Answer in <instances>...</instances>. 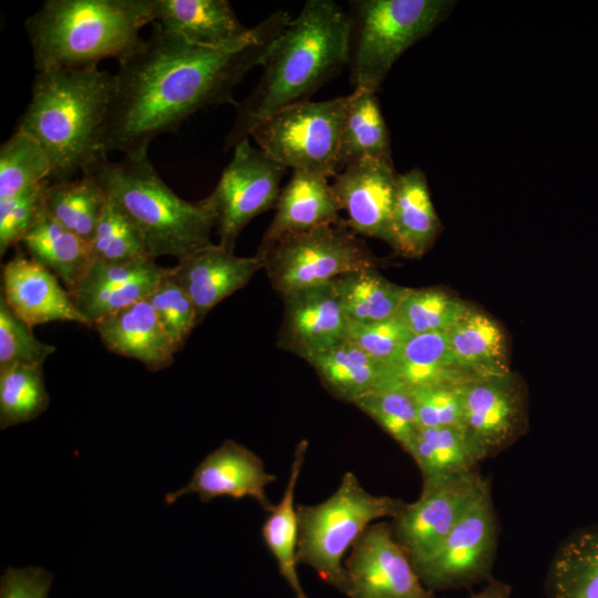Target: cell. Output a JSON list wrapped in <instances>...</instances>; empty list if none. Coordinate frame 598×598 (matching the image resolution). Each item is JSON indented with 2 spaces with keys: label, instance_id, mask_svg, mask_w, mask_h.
Here are the masks:
<instances>
[{
  "label": "cell",
  "instance_id": "obj_1",
  "mask_svg": "<svg viewBox=\"0 0 598 598\" xmlns=\"http://www.w3.org/2000/svg\"><path fill=\"white\" fill-rule=\"evenodd\" d=\"M290 20L287 11H276L252 28L249 40L224 48L192 44L154 22L150 37L118 61L102 133L103 153L147 154L152 141L177 132L196 112L236 105L234 90L262 64Z\"/></svg>",
  "mask_w": 598,
  "mask_h": 598
},
{
  "label": "cell",
  "instance_id": "obj_2",
  "mask_svg": "<svg viewBox=\"0 0 598 598\" xmlns=\"http://www.w3.org/2000/svg\"><path fill=\"white\" fill-rule=\"evenodd\" d=\"M350 16L332 0H309L269 49L260 79L241 102L226 135L225 150L249 138L266 117L308 101L349 64Z\"/></svg>",
  "mask_w": 598,
  "mask_h": 598
},
{
  "label": "cell",
  "instance_id": "obj_3",
  "mask_svg": "<svg viewBox=\"0 0 598 598\" xmlns=\"http://www.w3.org/2000/svg\"><path fill=\"white\" fill-rule=\"evenodd\" d=\"M114 90L115 75L97 65L37 72L16 131L43 147L52 166L51 182L74 179L107 157L102 133Z\"/></svg>",
  "mask_w": 598,
  "mask_h": 598
},
{
  "label": "cell",
  "instance_id": "obj_4",
  "mask_svg": "<svg viewBox=\"0 0 598 598\" xmlns=\"http://www.w3.org/2000/svg\"><path fill=\"white\" fill-rule=\"evenodd\" d=\"M152 0H47L24 22L37 71L117 62L152 23Z\"/></svg>",
  "mask_w": 598,
  "mask_h": 598
},
{
  "label": "cell",
  "instance_id": "obj_5",
  "mask_svg": "<svg viewBox=\"0 0 598 598\" xmlns=\"http://www.w3.org/2000/svg\"><path fill=\"white\" fill-rule=\"evenodd\" d=\"M83 173L92 176L133 223L151 259L171 256L179 261L214 245L210 234L215 219L206 200L192 203L176 195L147 154L124 155L120 161L105 157Z\"/></svg>",
  "mask_w": 598,
  "mask_h": 598
},
{
  "label": "cell",
  "instance_id": "obj_6",
  "mask_svg": "<svg viewBox=\"0 0 598 598\" xmlns=\"http://www.w3.org/2000/svg\"><path fill=\"white\" fill-rule=\"evenodd\" d=\"M405 505L400 498L369 493L353 472H346L327 499L316 505H297L298 565L311 567L322 581L346 595V551L372 522L394 519Z\"/></svg>",
  "mask_w": 598,
  "mask_h": 598
},
{
  "label": "cell",
  "instance_id": "obj_7",
  "mask_svg": "<svg viewBox=\"0 0 598 598\" xmlns=\"http://www.w3.org/2000/svg\"><path fill=\"white\" fill-rule=\"evenodd\" d=\"M447 0L351 1L350 78L353 90L377 93L394 62L450 13Z\"/></svg>",
  "mask_w": 598,
  "mask_h": 598
},
{
  "label": "cell",
  "instance_id": "obj_8",
  "mask_svg": "<svg viewBox=\"0 0 598 598\" xmlns=\"http://www.w3.org/2000/svg\"><path fill=\"white\" fill-rule=\"evenodd\" d=\"M269 282L280 296L332 281L363 268H378V259L346 219L259 245L257 255Z\"/></svg>",
  "mask_w": 598,
  "mask_h": 598
},
{
  "label": "cell",
  "instance_id": "obj_9",
  "mask_svg": "<svg viewBox=\"0 0 598 598\" xmlns=\"http://www.w3.org/2000/svg\"><path fill=\"white\" fill-rule=\"evenodd\" d=\"M348 104L349 95L289 105L261 121L250 137L286 168L334 177Z\"/></svg>",
  "mask_w": 598,
  "mask_h": 598
},
{
  "label": "cell",
  "instance_id": "obj_10",
  "mask_svg": "<svg viewBox=\"0 0 598 598\" xmlns=\"http://www.w3.org/2000/svg\"><path fill=\"white\" fill-rule=\"evenodd\" d=\"M499 524L487 487L426 558L413 565L432 592L472 587L491 580Z\"/></svg>",
  "mask_w": 598,
  "mask_h": 598
},
{
  "label": "cell",
  "instance_id": "obj_11",
  "mask_svg": "<svg viewBox=\"0 0 598 598\" xmlns=\"http://www.w3.org/2000/svg\"><path fill=\"white\" fill-rule=\"evenodd\" d=\"M287 169L252 146L249 138L234 147L233 158L217 185L204 198L214 215L220 247L234 251L236 240L248 223L276 207Z\"/></svg>",
  "mask_w": 598,
  "mask_h": 598
},
{
  "label": "cell",
  "instance_id": "obj_12",
  "mask_svg": "<svg viewBox=\"0 0 598 598\" xmlns=\"http://www.w3.org/2000/svg\"><path fill=\"white\" fill-rule=\"evenodd\" d=\"M487 487L489 482L478 470L422 481L419 498L406 503L391 523L394 538L409 554L412 565L439 547Z\"/></svg>",
  "mask_w": 598,
  "mask_h": 598
},
{
  "label": "cell",
  "instance_id": "obj_13",
  "mask_svg": "<svg viewBox=\"0 0 598 598\" xmlns=\"http://www.w3.org/2000/svg\"><path fill=\"white\" fill-rule=\"evenodd\" d=\"M465 439L481 463L515 443L527 429V393L513 372L462 384Z\"/></svg>",
  "mask_w": 598,
  "mask_h": 598
},
{
  "label": "cell",
  "instance_id": "obj_14",
  "mask_svg": "<svg viewBox=\"0 0 598 598\" xmlns=\"http://www.w3.org/2000/svg\"><path fill=\"white\" fill-rule=\"evenodd\" d=\"M349 598H436L419 578L392 524L369 525L346 559Z\"/></svg>",
  "mask_w": 598,
  "mask_h": 598
},
{
  "label": "cell",
  "instance_id": "obj_15",
  "mask_svg": "<svg viewBox=\"0 0 598 598\" xmlns=\"http://www.w3.org/2000/svg\"><path fill=\"white\" fill-rule=\"evenodd\" d=\"M398 177L392 159L363 158L344 167L331 184L349 227L359 236L381 239L393 249Z\"/></svg>",
  "mask_w": 598,
  "mask_h": 598
},
{
  "label": "cell",
  "instance_id": "obj_16",
  "mask_svg": "<svg viewBox=\"0 0 598 598\" xmlns=\"http://www.w3.org/2000/svg\"><path fill=\"white\" fill-rule=\"evenodd\" d=\"M280 297L283 316L277 338L279 349L307 361L348 341L349 320L333 280Z\"/></svg>",
  "mask_w": 598,
  "mask_h": 598
},
{
  "label": "cell",
  "instance_id": "obj_17",
  "mask_svg": "<svg viewBox=\"0 0 598 598\" xmlns=\"http://www.w3.org/2000/svg\"><path fill=\"white\" fill-rule=\"evenodd\" d=\"M276 480V475L267 472L264 461L255 452L226 440L197 465L184 487L166 494L165 503L174 504L187 494H197L203 503L223 496L236 499L249 497L268 512L272 504L266 488Z\"/></svg>",
  "mask_w": 598,
  "mask_h": 598
},
{
  "label": "cell",
  "instance_id": "obj_18",
  "mask_svg": "<svg viewBox=\"0 0 598 598\" xmlns=\"http://www.w3.org/2000/svg\"><path fill=\"white\" fill-rule=\"evenodd\" d=\"M169 271L171 267H162L148 257L122 264L93 261L69 293L93 327L101 319L147 299Z\"/></svg>",
  "mask_w": 598,
  "mask_h": 598
},
{
  "label": "cell",
  "instance_id": "obj_19",
  "mask_svg": "<svg viewBox=\"0 0 598 598\" xmlns=\"http://www.w3.org/2000/svg\"><path fill=\"white\" fill-rule=\"evenodd\" d=\"M1 295L11 311L30 328L52 321L91 327L58 278L21 251L2 267Z\"/></svg>",
  "mask_w": 598,
  "mask_h": 598
},
{
  "label": "cell",
  "instance_id": "obj_20",
  "mask_svg": "<svg viewBox=\"0 0 598 598\" xmlns=\"http://www.w3.org/2000/svg\"><path fill=\"white\" fill-rule=\"evenodd\" d=\"M260 269L258 256L239 257L214 244L171 267V277L190 298L199 324L217 303L244 288Z\"/></svg>",
  "mask_w": 598,
  "mask_h": 598
},
{
  "label": "cell",
  "instance_id": "obj_21",
  "mask_svg": "<svg viewBox=\"0 0 598 598\" xmlns=\"http://www.w3.org/2000/svg\"><path fill=\"white\" fill-rule=\"evenodd\" d=\"M151 16L152 23L199 47L237 45L252 35L227 0H152Z\"/></svg>",
  "mask_w": 598,
  "mask_h": 598
},
{
  "label": "cell",
  "instance_id": "obj_22",
  "mask_svg": "<svg viewBox=\"0 0 598 598\" xmlns=\"http://www.w3.org/2000/svg\"><path fill=\"white\" fill-rule=\"evenodd\" d=\"M476 380L455 361L444 332L413 334L399 353L382 364L379 390L411 392L440 384Z\"/></svg>",
  "mask_w": 598,
  "mask_h": 598
},
{
  "label": "cell",
  "instance_id": "obj_23",
  "mask_svg": "<svg viewBox=\"0 0 598 598\" xmlns=\"http://www.w3.org/2000/svg\"><path fill=\"white\" fill-rule=\"evenodd\" d=\"M93 328L111 352L135 359L150 371L174 362L176 351L147 299L101 319Z\"/></svg>",
  "mask_w": 598,
  "mask_h": 598
},
{
  "label": "cell",
  "instance_id": "obj_24",
  "mask_svg": "<svg viewBox=\"0 0 598 598\" xmlns=\"http://www.w3.org/2000/svg\"><path fill=\"white\" fill-rule=\"evenodd\" d=\"M329 178L302 171H292L281 188L276 213L261 243L305 233L338 219L341 210Z\"/></svg>",
  "mask_w": 598,
  "mask_h": 598
},
{
  "label": "cell",
  "instance_id": "obj_25",
  "mask_svg": "<svg viewBox=\"0 0 598 598\" xmlns=\"http://www.w3.org/2000/svg\"><path fill=\"white\" fill-rule=\"evenodd\" d=\"M392 227L394 250L411 258L422 257L440 234L441 221L425 174L419 168L399 174Z\"/></svg>",
  "mask_w": 598,
  "mask_h": 598
},
{
  "label": "cell",
  "instance_id": "obj_26",
  "mask_svg": "<svg viewBox=\"0 0 598 598\" xmlns=\"http://www.w3.org/2000/svg\"><path fill=\"white\" fill-rule=\"evenodd\" d=\"M445 334L455 361L474 378L511 372L505 333L489 316L467 307Z\"/></svg>",
  "mask_w": 598,
  "mask_h": 598
},
{
  "label": "cell",
  "instance_id": "obj_27",
  "mask_svg": "<svg viewBox=\"0 0 598 598\" xmlns=\"http://www.w3.org/2000/svg\"><path fill=\"white\" fill-rule=\"evenodd\" d=\"M545 592L547 598H598V525L571 533L559 545Z\"/></svg>",
  "mask_w": 598,
  "mask_h": 598
},
{
  "label": "cell",
  "instance_id": "obj_28",
  "mask_svg": "<svg viewBox=\"0 0 598 598\" xmlns=\"http://www.w3.org/2000/svg\"><path fill=\"white\" fill-rule=\"evenodd\" d=\"M308 451V441L297 444L290 473L281 499L271 505L261 527V536L277 561L278 570L295 592L296 598H308L297 573V547L299 537L298 513L295 491Z\"/></svg>",
  "mask_w": 598,
  "mask_h": 598
},
{
  "label": "cell",
  "instance_id": "obj_29",
  "mask_svg": "<svg viewBox=\"0 0 598 598\" xmlns=\"http://www.w3.org/2000/svg\"><path fill=\"white\" fill-rule=\"evenodd\" d=\"M323 388L336 399L353 404L380 389L382 363L347 341L307 360Z\"/></svg>",
  "mask_w": 598,
  "mask_h": 598
},
{
  "label": "cell",
  "instance_id": "obj_30",
  "mask_svg": "<svg viewBox=\"0 0 598 598\" xmlns=\"http://www.w3.org/2000/svg\"><path fill=\"white\" fill-rule=\"evenodd\" d=\"M363 158L392 159L391 143L375 93L355 89L349 94V104L342 125L338 157L339 172Z\"/></svg>",
  "mask_w": 598,
  "mask_h": 598
},
{
  "label": "cell",
  "instance_id": "obj_31",
  "mask_svg": "<svg viewBox=\"0 0 598 598\" xmlns=\"http://www.w3.org/2000/svg\"><path fill=\"white\" fill-rule=\"evenodd\" d=\"M30 257L71 291L93 262L87 241L47 214L21 243Z\"/></svg>",
  "mask_w": 598,
  "mask_h": 598
},
{
  "label": "cell",
  "instance_id": "obj_32",
  "mask_svg": "<svg viewBox=\"0 0 598 598\" xmlns=\"http://www.w3.org/2000/svg\"><path fill=\"white\" fill-rule=\"evenodd\" d=\"M349 322L367 323L396 317L406 287L393 283L378 268H363L333 279Z\"/></svg>",
  "mask_w": 598,
  "mask_h": 598
},
{
  "label": "cell",
  "instance_id": "obj_33",
  "mask_svg": "<svg viewBox=\"0 0 598 598\" xmlns=\"http://www.w3.org/2000/svg\"><path fill=\"white\" fill-rule=\"evenodd\" d=\"M107 196L89 174L51 182L45 194V214L68 230L90 243Z\"/></svg>",
  "mask_w": 598,
  "mask_h": 598
},
{
  "label": "cell",
  "instance_id": "obj_34",
  "mask_svg": "<svg viewBox=\"0 0 598 598\" xmlns=\"http://www.w3.org/2000/svg\"><path fill=\"white\" fill-rule=\"evenodd\" d=\"M409 453L419 467L422 481L454 476L477 470L473 454L461 427H420Z\"/></svg>",
  "mask_w": 598,
  "mask_h": 598
},
{
  "label": "cell",
  "instance_id": "obj_35",
  "mask_svg": "<svg viewBox=\"0 0 598 598\" xmlns=\"http://www.w3.org/2000/svg\"><path fill=\"white\" fill-rule=\"evenodd\" d=\"M50 404L42 367L12 364L0 368V427L27 423Z\"/></svg>",
  "mask_w": 598,
  "mask_h": 598
},
{
  "label": "cell",
  "instance_id": "obj_36",
  "mask_svg": "<svg viewBox=\"0 0 598 598\" xmlns=\"http://www.w3.org/2000/svg\"><path fill=\"white\" fill-rule=\"evenodd\" d=\"M52 166L43 147L23 132L14 133L0 147V202L51 181Z\"/></svg>",
  "mask_w": 598,
  "mask_h": 598
},
{
  "label": "cell",
  "instance_id": "obj_37",
  "mask_svg": "<svg viewBox=\"0 0 598 598\" xmlns=\"http://www.w3.org/2000/svg\"><path fill=\"white\" fill-rule=\"evenodd\" d=\"M467 307L442 289L406 288L396 317L413 334L444 332Z\"/></svg>",
  "mask_w": 598,
  "mask_h": 598
},
{
  "label": "cell",
  "instance_id": "obj_38",
  "mask_svg": "<svg viewBox=\"0 0 598 598\" xmlns=\"http://www.w3.org/2000/svg\"><path fill=\"white\" fill-rule=\"evenodd\" d=\"M89 245L93 261L122 264L148 257L141 234L109 197Z\"/></svg>",
  "mask_w": 598,
  "mask_h": 598
},
{
  "label": "cell",
  "instance_id": "obj_39",
  "mask_svg": "<svg viewBox=\"0 0 598 598\" xmlns=\"http://www.w3.org/2000/svg\"><path fill=\"white\" fill-rule=\"evenodd\" d=\"M353 405L371 417L404 452L408 451L420 429L415 404L409 392L377 390Z\"/></svg>",
  "mask_w": 598,
  "mask_h": 598
},
{
  "label": "cell",
  "instance_id": "obj_40",
  "mask_svg": "<svg viewBox=\"0 0 598 598\" xmlns=\"http://www.w3.org/2000/svg\"><path fill=\"white\" fill-rule=\"evenodd\" d=\"M157 319L178 352L193 329L198 326L195 307L188 295L168 276L147 298Z\"/></svg>",
  "mask_w": 598,
  "mask_h": 598
},
{
  "label": "cell",
  "instance_id": "obj_41",
  "mask_svg": "<svg viewBox=\"0 0 598 598\" xmlns=\"http://www.w3.org/2000/svg\"><path fill=\"white\" fill-rule=\"evenodd\" d=\"M51 181L0 202V255L21 244L45 215V194Z\"/></svg>",
  "mask_w": 598,
  "mask_h": 598
},
{
  "label": "cell",
  "instance_id": "obj_42",
  "mask_svg": "<svg viewBox=\"0 0 598 598\" xmlns=\"http://www.w3.org/2000/svg\"><path fill=\"white\" fill-rule=\"evenodd\" d=\"M0 296V368L12 364L40 365L55 347L38 340Z\"/></svg>",
  "mask_w": 598,
  "mask_h": 598
},
{
  "label": "cell",
  "instance_id": "obj_43",
  "mask_svg": "<svg viewBox=\"0 0 598 598\" xmlns=\"http://www.w3.org/2000/svg\"><path fill=\"white\" fill-rule=\"evenodd\" d=\"M414 401L420 427H461L462 384H440L409 392Z\"/></svg>",
  "mask_w": 598,
  "mask_h": 598
},
{
  "label": "cell",
  "instance_id": "obj_44",
  "mask_svg": "<svg viewBox=\"0 0 598 598\" xmlns=\"http://www.w3.org/2000/svg\"><path fill=\"white\" fill-rule=\"evenodd\" d=\"M412 336L398 317L367 323L349 322L348 328V341L382 364L391 361Z\"/></svg>",
  "mask_w": 598,
  "mask_h": 598
},
{
  "label": "cell",
  "instance_id": "obj_45",
  "mask_svg": "<svg viewBox=\"0 0 598 598\" xmlns=\"http://www.w3.org/2000/svg\"><path fill=\"white\" fill-rule=\"evenodd\" d=\"M51 582L42 567H9L1 576L0 598H48Z\"/></svg>",
  "mask_w": 598,
  "mask_h": 598
},
{
  "label": "cell",
  "instance_id": "obj_46",
  "mask_svg": "<svg viewBox=\"0 0 598 598\" xmlns=\"http://www.w3.org/2000/svg\"><path fill=\"white\" fill-rule=\"evenodd\" d=\"M468 598H512V587L499 579L492 578L481 591Z\"/></svg>",
  "mask_w": 598,
  "mask_h": 598
}]
</instances>
